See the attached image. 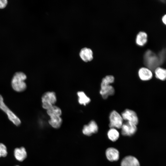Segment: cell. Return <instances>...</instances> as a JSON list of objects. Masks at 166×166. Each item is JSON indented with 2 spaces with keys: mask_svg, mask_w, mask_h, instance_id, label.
<instances>
[{
  "mask_svg": "<svg viewBox=\"0 0 166 166\" xmlns=\"http://www.w3.org/2000/svg\"><path fill=\"white\" fill-rule=\"evenodd\" d=\"M121 128V133L124 136H132L137 131L136 125L128 121L123 123Z\"/></svg>",
  "mask_w": 166,
  "mask_h": 166,
  "instance_id": "obj_7",
  "label": "cell"
},
{
  "mask_svg": "<svg viewBox=\"0 0 166 166\" xmlns=\"http://www.w3.org/2000/svg\"><path fill=\"white\" fill-rule=\"evenodd\" d=\"M15 166H19L18 165H15Z\"/></svg>",
  "mask_w": 166,
  "mask_h": 166,
  "instance_id": "obj_25",
  "label": "cell"
},
{
  "mask_svg": "<svg viewBox=\"0 0 166 166\" xmlns=\"http://www.w3.org/2000/svg\"><path fill=\"white\" fill-rule=\"evenodd\" d=\"M6 146L3 143H0V157H6L8 152Z\"/></svg>",
  "mask_w": 166,
  "mask_h": 166,
  "instance_id": "obj_22",
  "label": "cell"
},
{
  "mask_svg": "<svg viewBox=\"0 0 166 166\" xmlns=\"http://www.w3.org/2000/svg\"><path fill=\"white\" fill-rule=\"evenodd\" d=\"M27 76L22 72H16L14 75L11 81V85L13 89L15 91L21 92L25 91L27 87L25 81Z\"/></svg>",
  "mask_w": 166,
  "mask_h": 166,
  "instance_id": "obj_2",
  "label": "cell"
},
{
  "mask_svg": "<svg viewBox=\"0 0 166 166\" xmlns=\"http://www.w3.org/2000/svg\"><path fill=\"white\" fill-rule=\"evenodd\" d=\"M42 106L47 110L53 105L57 101L56 93L53 91H48L45 93L41 98Z\"/></svg>",
  "mask_w": 166,
  "mask_h": 166,
  "instance_id": "obj_3",
  "label": "cell"
},
{
  "mask_svg": "<svg viewBox=\"0 0 166 166\" xmlns=\"http://www.w3.org/2000/svg\"><path fill=\"white\" fill-rule=\"evenodd\" d=\"M49 117V123L52 127L58 128L60 127L62 122V120L60 116L54 115Z\"/></svg>",
  "mask_w": 166,
  "mask_h": 166,
  "instance_id": "obj_15",
  "label": "cell"
},
{
  "mask_svg": "<svg viewBox=\"0 0 166 166\" xmlns=\"http://www.w3.org/2000/svg\"><path fill=\"white\" fill-rule=\"evenodd\" d=\"M109 120V127L110 128H121L123 123V119L121 115L115 110L110 113Z\"/></svg>",
  "mask_w": 166,
  "mask_h": 166,
  "instance_id": "obj_5",
  "label": "cell"
},
{
  "mask_svg": "<svg viewBox=\"0 0 166 166\" xmlns=\"http://www.w3.org/2000/svg\"><path fill=\"white\" fill-rule=\"evenodd\" d=\"M79 55L81 59L85 62L91 61L93 58V50L87 47H84L81 49L79 53Z\"/></svg>",
  "mask_w": 166,
  "mask_h": 166,
  "instance_id": "obj_8",
  "label": "cell"
},
{
  "mask_svg": "<svg viewBox=\"0 0 166 166\" xmlns=\"http://www.w3.org/2000/svg\"><path fill=\"white\" fill-rule=\"evenodd\" d=\"M77 94L78 97V102L80 104L86 105L90 103L91 101L90 98L84 92L78 91Z\"/></svg>",
  "mask_w": 166,
  "mask_h": 166,
  "instance_id": "obj_16",
  "label": "cell"
},
{
  "mask_svg": "<svg viewBox=\"0 0 166 166\" xmlns=\"http://www.w3.org/2000/svg\"><path fill=\"white\" fill-rule=\"evenodd\" d=\"M14 155L16 160L19 162H22L27 157V152L23 147L16 148L14 151Z\"/></svg>",
  "mask_w": 166,
  "mask_h": 166,
  "instance_id": "obj_10",
  "label": "cell"
},
{
  "mask_svg": "<svg viewBox=\"0 0 166 166\" xmlns=\"http://www.w3.org/2000/svg\"><path fill=\"white\" fill-rule=\"evenodd\" d=\"M106 157L110 161H117L119 158V152L116 148L111 147L107 149L105 152Z\"/></svg>",
  "mask_w": 166,
  "mask_h": 166,
  "instance_id": "obj_12",
  "label": "cell"
},
{
  "mask_svg": "<svg viewBox=\"0 0 166 166\" xmlns=\"http://www.w3.org/2000/svg\"><path fill=\"white\" fill-rule=\"evenodd\" d=\"M164 55L165 51L164 50L160 52L159 56H156L151 51L148 50L144 55L145 64L150 69H155L163 62Z\"/></svg>",
  "mask_w": 166,
  "mask_h": 166,
  "instance_id": "obj_1",
  "label": "cell"
},
{
  "mask_svg": "<svg viewBox=\"0 0 166 166\" xmlns=\"http://www.w3.org/2000/svg\"><path fill=\"white\" fill-rule=\"evenodd\" d=\"M98 127L96 122L91 121L88 124L85 125L82 129V132L85 135L90 136L93 134L97 133Z\"/></svg>",
  "mask_w": 166,
  "mask_h": 166,
  "instance_id": "obj_9",
  "label": "cell"
},
{
  "mask_svg": "<svg viewBox=\"0 0 166 166\" xmlns=\"http://www.w3.org/2000/svg\"><path fill=\"white\" fill-rule=\"evenodd\" d=\"M46 113L49 116L57 115L61 116L62 111L61 109L58 106L53 105L46 110Z\"/></svg>",
  "mask_w": 166,
  "mask_h": 166,
  "instance_id": "obj_20",
  "label": "cell"
},
{
  "mask_svg": "<svg viewBox=\"0 0 166 166\" xmlns=\"http://www.w3.org/2000/svg\"><path fill=\"white\" fill-rule=\"evenodd\" d=\"M115 93V90L111 85L101 86L100 93L104 99H106L109 96L113 95Z\"/></svg>",
  "mask_w": 166,
  "mask_h": 166,
  "instance_id": "obj_14",
  "label": "cell"
},
{
  "mask_svg": "<svg viewBox=\"0 0 166 166\" xmlns=\"http://www.w3.org/2000/svg\"><path fill=\"white\" fill-rule=\"evenodd\" d=\"M166 15L165 14L162 18V21L165 24H166Z\"/></svg>",
  "mask_w": 166,
  "mask_h": 166,
  "instance_id": "obj_24",
  "label": "cell"
},
{
  "mask_svg": "<svg viewBox=\"0 0 166 166\" xmlns=\"http://www.w3.org/2000/svg\"><path fill=\"white\" fill-rule=\"evenodd\" d=\"M114 81V77L112 75H107L103 78L101 81V86L110 85Z\"/></svg>",
  "mask_w": 166,
  "mask_h": 166,
  "instance_id": "obj_21",
  "label": "cell"
},
{
  "mask_svg": "<svg viewBox=\"0 0 166 166\" xmlns=\"http://www.w3.org/2000/svg\"><path fill=\"white\" fill-rule=\"evenodd\" d=\"M8 3L7 0H0V9L5 8Z\"/></svg>",
  "mask_w": 166,
  "mask_h": 166,
  "instance_id": "obj_23",
  "label": "cell"
},
{
  "mask_svg": "<svg viewBox=\"0 0 166 166\" xmlns=\"http://www.w3.org/2000/svg\"><path fill=\"white\" fill-rule=\"evenodd\" d=\"M156 77L160 80L164 81L166 78V70L163 68L158 67L155 69Z\"/></svg>",
  "mask_w": 166,
  "mask_h": 166,
  "instance_id": "obj_18",
  "label": "cell"
},
{
  "mask_svg": "<svg viewBox=\"0 0 166 166\" xmlns=\"http://www.w3.org/2000/svg\"><path fill=\"white\" fill-rule=\"evenodd\" d=\"M138 75L140 79L143 81H148L151 79L153 77V73L151 70L144 67L139 69Z\"/></svg>",
  "mask_w": 166,
  "mask_h": 166,
  "instance_id": "obj_11",
  "label": "cell"
},
{
  "mask_svg": "<svg viewBox=\"0 0 166 166\" xmlns=\"http://www.w3.org/2000/svg\"><path fill=\"white\" fill-rule=\"evenodd\" d=\"M121 166H140L138 160L135 157L128 156L124 157L122 160Z\"/></svg>",
  "mask_w": 166,
  "mask_h": 166,
  "instance_id": "obj_13",
  "label": "cell"
},
{
  "mask_svg": "<svg viewBox=\"0 0 166 166\" xmlns=\"http://www.w3.org/2000/svg\"><path fill=\"white\" fill-rule=\"evenodd\" d=\"M121 116L123 119L136 125L138 123L139 120L136 113L129 109H126L122 112Z\"/></svg>",
  "mask_w": 166,
  "mask_h": 166,
  "instance_id": "obj_6",
  "label": "cell"
},
{
  "mask_svg": "<svg viewBox=\"0 0 166 166\" xmlns=\"http://www.w3.org/2000/svg\"><path fill=\"white\" fill-rule=\"evenodd\" d=\"M147 35L144 32H140L136 36V42L140 46H143L147 42Z\"/></svg>",
  "mask_w": 166,
  "mask_h": 166,
  "instance_id": "obj_17",
  "label": "cell"
},
{
  "mask_svg": "<svg viewBox=\"0 0 166 166\" xmlns=\"http://www.w3.org/2000/svg\"><path fill=\"white\" fill-rule=\"evenodd\" d=\"M0 109L6 114L8 117L13 124L16 126H19L21 123L20 119L6 105L2 96L0 94Z\"/></svg>",
  "mask_w": 166,
  "mask_h": 166,
  "instance_id": "obj_4",
  "label": "cell"
},
{
  "mask_svg": "<svg viewBox=\"0 0 166 166\" xmlns=\"http://www.w3.org/2000/svg\"><path fill=\"white\" fill-rule=\"evenodd\" d=\"M107 136L110 140L114 142L119 138V133L116 128H110L108 132Z\"/></svg>",
  "mask_w": 166,
  "mask_h": 166,
  "instance_id": "obj_19",
  "label": "cell"
}]
</instances>
